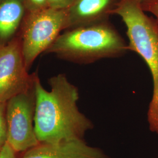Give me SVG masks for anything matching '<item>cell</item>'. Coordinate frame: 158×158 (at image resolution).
I'll return each instance as SVG.
<instances>
[{
    "label": "cell",
    "instance_id": "5",
    "mask_svg": "<svg viewBox=\"0 0 158 158\" xmlns=\"http://www.w3.org/2000/svg\"><path fill=\"white\" fill-rule=\"evenodd\" d=\"M35 81L28 89L6 102V142L17 153L25 152L40 143L33 125L36 106Z\"/></svg>",
    "mask_w": 158,
    "mask_h": 158
},
{
    "label": "cell",
    "instance_id": "11",
    "mask_svg": "<svg viewBox=\"0 0 158 158\" xmlns=\"http://www.w3.org/2000/svg\"><path fill=\"white\" fill-rule=\"evenodd\" d=\"M27 13L40 11L49 8L48 0H22Z\"/></svg>",
    "mask_w": 158,
    "mask_h": 158
},
{
    "label": "cell",
    "instance_id": "9",
    "mask_svg": "<svg viewBox=\"0 0 158 158\" xmlns=\"http://www.w3.org/2000/svg\"><path fill=\"white\" fill-rule=\"evenodd\" d=\"M25 11L22 0H0V45L13 40L22 24Z\"/></svg>",
    "mask_w": 158,
    "mask_h": 158
},
{
    "label": "cell",
    "instance_id": "4",
    "mask_svg": "<svg viewBox=\"0 0 158 158\" xmlns=\"http://www.w3.org/2000/svg\"><path fill=\"white\" fill-rule=\"evenodd\" d=\"M66 10L48 8L27 13L22 23L21 39L23 57L28 70L36 57L46 52L66 28Z\"/></svg>",
    "mask_w": 158,
    "mask_h": 158
},
{
    "label": "cell",
    "instance_id": "7",
    "mask_svg": "<svg viewBox=\"0 0 158 158\" xmlns=\"http://www.w3.org/2000/svg\"><path fill=\"white\" fill-rule=\"evenodd\" d=\"M22 158H110L101 149L91 147L84 139L57 143H40L26 151Z\"/></svg>",
    "mask_w": 158,
    "mask_h": 158
},
{
    "label": "cell",
    "instance_id": "2",
    "mask_svg": "<svg viewBox=\"0 0 158 158\" xmlns=\"http://www.w3.org/2000/svg\"><path fill=\"white\" fill-rule=\"evenodd\" d=\"M128 46L113 29L104 25L74 28L60 35L46 51L75 62L91 63L118 56Z\"/></svg>",
    "mask_w": 158,
    "mask_h": 158
},
{
    "label": "cell",
    "instance_id": "12",
    "mask_svg": "<svg viewBox=\"0 0 158 158\" xmlns=\"http://www.w3.org/2000/svg\"><path fill=\"white\" fill-rule=\"evenodd\" d=\"M76 0H48L49 8L56 10H67Z\"/></svg>",
    "mask_w": 158,
    "mask_h": 158
},
{
    "label": "cell",
    "instance_id": "3",
    "mask_svg": "<svg viewBox=\"0 0 158 158\" xmlns=\"http://www.w3.org/2000/svg\"><path fill=\"white\" fill-rule=\"evenodd\" d=\"M143 11L138 0H119L109 13L122 18L130 40L128 50L139 55L149 69L153 81L149 107L158 111V27Z\"/></svg>",
    "mask_w": 158,
    "mask_h": 158
},
{
    "label": "cell",
    "instance_id": "8",
    "mask_svg": "<svg viewBox=\"0 0 158 158\" xmlns=\"http://www.w3.org/2000/svg\"><path fill=\"white\" fill-rule=\"evenodd\" d=\"M114 0H76L66 11V28L89 23L109 13Z\"/></svg>",
    "mask_w": 158,
    "mask_h": 158
},
{
    "label": "cell",
    "instance_id": "14",
    "mask_svg": "<svg viewBox=\"0 0 158 158\" xmlns=\"http://www.w3.org/2000/svg\"><path fill=\"white\" fill-rule=\"evenodd\" d=\"M17 153L6 142L0 152V158H18Z\"/></svg>",
    "mask_w": 158,
    "mask_h": 158
},
{
    "label": "cell",
    "instance_id": "15",
    "mask_svg": "<svg viewBox=\"0 0 158 158\" xmlns=\"http://www.w3.org/2000/svg\"><path fill=\"white\" fill-rule=\"evenodd\" d=\"M139 2H141V3H142V2H146V1H151V0H138Z\"/></svg>",
    "mask_w": 158,
    "mask_h": 158
},
{
    "label": "cell",
    "instance_id": "10",
    "mask_svg": "<svg viewBox=\"0 0 158 158\" xmlns=\"http://www.w3.org/2000/svg\"><path fill=\"white\" fill-rule=\"evenodd\" d=\"M6 108V102H0V143L2 145L6 143L8 136Z\"/></svg>",
    "mask_w": 158,
    "mask_h": 158
},
{
    "label": "cell",
    "instance_id": "6",
    "mask_svg": "<svg viewBox=\"0 0 158 158\" xmlns=\"http://www.w3.org/2000/svg\"><path fill=\"white\" fill-rule=\"evenodd\" d=\"M36 74H29L23 57L21 40L13 39L0 45V102L34 85Z\"/></svg>",
    "mask_w": 158,
    "mask_h": 158
},
{
    "label": "cell",
    "instance_id": "16",
    "mask_svg": "<svg viewBox=\"0 0 158 158\" xmlns=\"http://www.w3.org/2000/svg\"><path fill=\"white\" fill-rule=\"evenodd\" d=\"M4 145H2V144H1V143H0V152H1V149H2V147L4 146Z\"/></svg>",
    "mask_w": 158,
    "mask_h": 158
},
{
    "label": "cell",
    "instance_id": "1",
    "mask_svg": "<svg viewBox=\"0 0 158 158\" xmlns=\"http://www.w3.org/2000/svg\"><path fill=\"white\" fill-rule=\"evenodd\" d=\"M49 84L51 90H46L36 75L34 129L38 141L57 143L84 139L94 125L79 111L77 87L63 74L51 77Z\"/></svg>",
    "mask_w": 158,
    "mask_h": 158
},
{
    "label": "cell",
    "instance_id": "13",
    "mask_svg": "<svg viewBox=\"0 0 158 158\" xmlns=\"http://www.w3.org/2000/svg\"><path fill=\"white\" fill-rule=\"evenodd\" d=\"M143 11L150 12L157 18L158 23V0H151L141 3Z\"/></svg>",
    "mask_w": 158,
    "mask_h": 158
}]
</instances>
